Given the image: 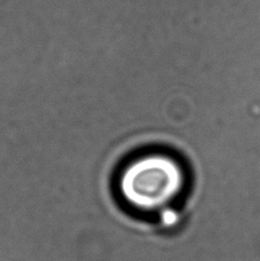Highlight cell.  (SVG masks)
I'll return each instance as SVG.
<instances>
[{"mask_svg": "<svg viewBox=\"0 0 260 261\" xmlns=\"http://www.w3.org/2000/svg\"><path fill=\"white\" fill-rule=\"evenodd\" d=\"M174 162L166 153L149 151L134 160L136 164L126 171L125 187L128 200L142 206H159L163 205L176 190L179 173Z\"/></svg>", "mask_w": 260, "mask_h": 261, "instance_id": "6da1fadb", "label": "cell"}]
</instances>
